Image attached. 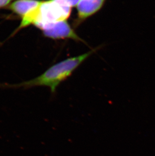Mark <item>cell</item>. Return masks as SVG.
Wrapping results in <instances>:
<instances>
[{
	"instance_id": "6da1fadb",
	"label": "cell",
	"mask_w": 155,
	"mask_h": 156,
	"mask_svg": "<svg viewBox=\"0 0 155 156\" xmlns=\"http://www.w3.org/2000/svg\"><path fill=\"white\" fill-rule=\"evenodd\" d=\"M92 53V52H89L64 60L53 65L40 76L20 84L14 85V87L26 88L36 86H45L50 88L51 93H54L59 84L70 76L74 71Z\"/></svg>"
},
{
	"instance_id": "7a4b0ae2",
	"label": "cell",
	"mask_w": 155,
	"mask_h": 156,
	"mask_svg": "<svg viewBox=\"0 0 155 156\" xmlns=\"http://www.w3.org/2000/svg\"><path fill=\"white\" fill-rule=\"evenodd\" d=\"M71 8L63 0L41 1L38 7L22 18L19 28L32 24L40 28L47 24L66 20L70 15Z\"/></svg>"
},
{
	"instance_id": "3957f363",
	"label": "cell",
	"mask_w": 155,
	"mask_h": 156,
	"mask_svg": "<svg viewBox=\"0 0 155 156\" xmlns=\"http://www.w3.org/2000/svg\"><path fill=\"white\" fill-rule=\"evenodd\" d=\"M46 37L50 38H71L81 41L66 20L47 24L40 27Z\"/></svg>"
},
{
	"instance_id": "277c9868",
	"label": "cell",
	"mask_w": 155,
	"mask_h": 156,
	"mask_svg": "<svg viewBox=\"0 0 155 156\" xmlns=\"http://www.w3.org/2000/svg\"><path fill=\"white\" fill-rule=\"evenodd\" d=\"M105 0H81L76 6L79 20L93 15L102 7Z\"/></svg>"
},
{
	"instance_id": "5b68a950",
	"label": "cell",
	"mask_w": 155,
	"mask_h": 156,
	"mask_svg": "<svg viewBox=\"0 0 155 156\" xmlns=\"http://www.w3.org/2000/svg\"><path fill=\"white\" fill-rule=\"evenodd\" d=\"M41 2L38 0H17L11 5L10 9L22 18L38 7Z\"/></svg>"
},
{
	"instance_id": "8992f818",
	"label": "cell",
	"mask_w": 155,
	"mask_h": 156,
	"mask_svg": "<svg viewBox=\"0 0 155 156\" xmlns=\"http://www.w3.org/2000/svg\"><path fill=\"white\" fill-rule=\"evenodd\" d=\"M12 0H0V8L7 6Z\"/></svg>"
}]
</instances>
